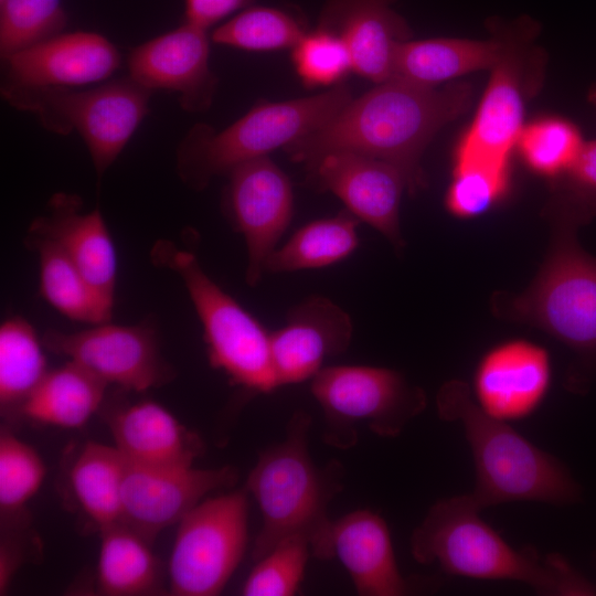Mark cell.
Returning <instances> with one entry per match:
<instances>
[{
  "label": "cell",
  "mask_w": 596,
  "mask_h": 596,
  "mask_svg": "<svg viewBox=\"0 0 596 596\" xmlns=\"http://www.w3.org/2000/svg\"><path fill=\"white\" fill-rule=\"evenodd\" d=\"M472 99L469 83L425 86L393 76L284 149L307 167L339 150L383 160L403 173L412 194L426 182L421 166L424 150L441 128L470 108Z\"/></svg>",
  "instance_id": "cell-1"
},
{
  "label": "cell",
  "mask_w": 596,
  "mask_h": 596,
  "mask_svg": "<svg viewBox=\"0 0 596 596\" xmlns=\"http://www.w3.org/2000/svg\"><path fill=\"white\" fill-rule=\"evenodd\" d=\"M470 493L435 502L411 536V552L421 564L481 581L522 583L543 595H595L596 587L558 554L511 545L481 517Z\"/></svg>",
  "instance_id": "cell-2"
},
{
  "label": "cell",
  "mask_w": 596,
  "mask_h": 596,
  "mask_svg": "<svg viewBox=\"0 0 596 596\" xmlns=\"http://www.w3.org/2000/svg\"><path fill=\"white\" fill-rule=\"evenodd\" d=\"M310 424L307 413H295L284 440L264 450L247 477L245 489L262 515L252 551L255 562L294 536L305 538L316 557H332L328 507L341 490L343 469L338 461L315 464L308 448Z\"/></svg>",
  "instance_id": "cell-3"
},
{
  "label": "cell",
  "mask_w": 596,
  "mask_h": 596,
  "mask_svg": "<svg viewBox=\"0 0 596 596\" xmlns=\"http://www.w3.org/2000/svg\"><path fill=\"white\" fill-rule=\"evenodd\" d=\"M436 406L441 419L457 422L464 429L476 470L470 494L481 509L518 501L564 505L578 500L579 486L564 464L510 423L485 413L462 381L446 382Z\"/></svg>",
  "instance_id": "cell-4"
},
{
  "label": "cell",
  "mask_w": 596,
  "mask_h": 596,
  "mask_svg": "<svg viewBox=\"0 0 596 596\" xmlns=\"http://www.w3.org/2000/svg\"><path fill=\"white\" fill-rule=\"evenodd\" d=\"M350 88L341 83L329 91L304 98L259 103L223 130L205 124L194 125L177 150L181 180L194 190L252 159L287 147L319 129L351 99Z\"/></svg>",
  "instance_id": "cell-5"
},
{
  "label": "cell",
  "mask_w": 596,
  "mask_h": 596,
  "mask_svg": "<svg viewBox=\"0 0 596 596\" xmlns=\"http://www.w3.org/2000/svg\"><path fill=\"white\" fill-rule=\"evenodd\" d=\"M150 256L182 279L203 327L210 364L248 391L269 393L279 387L270 333L203 270L195 255L159 240Z\"/></svg>",
  "instance_id": "cell-6"
},
{
  "label": "cell",
  "mask_w": 596,
  "mask_h": 596,
  "mask_svg": "<svg viewBox=\"0 0 596 596\" xmlns=\"http://www.w3.org/2000/svg\"><path fill=\"white\" fill-rule=\"evenodd\" d=\"M152 93L129 75L85 91L1 85L2 97L17 109L32 113L45 129L63 136L75 130L89 151L98 180L148 114Z\"/></svg>",
  "instance_id": "cell-7"
},
{
  "label": "cell",
  "mask_w": 596,
  "mask_h": 596,
  "mask_svg": "<svg viewBox=\"0 0 596 596\" xmlns=\"http://www.w3.org/2000/svg\"><path fill=\"white\" fill-rule=\"evenodd\" d=\"M513 321L534 326L585 356L596 355V257L576 231L555 228L545 263L530 287L497 305Z\"/></svg>",
  "instance_id": "cell-8"
},
{
  "label": "cell",
  "mask_w": 596,
  "mask_h": 596,
  "mask_svg": "<svg viewBox=\"0 0 596 596\" xmlns=\"http://www.w3.org/2000/svg\"><path fill=\"white\" fill-rule=\"evenodd\" d=\"M311 380V393L323 412V439L340 449L356 444L361 425L379 436L396 437L427 403L421 387L387 368L328 366Z\"/></svg>",
  "instance_id": "cell-9"
},
{
  "label": "cell",
  "mask_w": 596,
  "mask_h": 596,
  "mask_svg": "<svg viewBox=\"0 0 596 596\" xmlns=\"http://www.w3.org/2000/svg\"><path fill=\"white\" fill-rule=\"evenodd\" d=\"M248 492L199 502L178 523L169 560L175 596H215L241 563L248 542Z\"/></svg>",
  "instance_id": "cell-10"
},
{
  "label": "cell",
  "mask_w": 596,
  "mask_h": 596,
  "mask_svg": "<svg viewBox=\"0 0 596 596\" xmlns=\"http://www.w3.org/2000/svg\"><path fill=\"white\" fill-rule=\"evenodd\" d=\"M538 32L535 20L521 17L508 52L490 70L491 76L477 111L458 142L455 163L509 166L510 155L524 126L525 105L541 84L544 57L532 44Z\"/></svg>",
  "instance_id": "cell-11"
},
{
  "label": "cell",
  "mask_w": 596,
  "mask_h": 596,
  "mask_svg": "<svg viewBox=\"0 0 596 596\" xmlns=\"http://www.w3.org/2000/svg\"><path fill=\"white\" fill-rule=\"evenodd\" d=\"M41 340L50 352L126 391L145 392L173 376L160 354L157 332L148 323L121 326L108 321L74 332L49 329Z\"/></svg>",
  "instance_id": "cell-12"
},
{
  "label": "cell",
  "mask_w": 596,
  "mask_h": 596,
  "mask_svg": "<svg viewBox=\"0 0 596 596\" xmlns=\"http://www.w3.org/2000/svg\"><path fill=\"white\" fill-rule=\"evenodd\" d=\"M227 175L226 210L234 227L244 236L248 254L245 279L254 287L291 221L292 188L286 173L268 156L243 162Z\"/></svg>",
  "instance_id": "cell-13"
},
{
  "label": "cell",
  "mask_w": 596,
  "mask_h": 596,
  "mask_svg": "<svg viewBox=\"0 0 596 596\" xmlns=\"http://www.w3.org/2000/svg\"><path fill=\"white\" fill-rule=\"evenodd\" d=\"M237 479V470L230 466L201 469L127 462L119 521L151 543L163 529L179 523L204 496L231 487Z\"/></svg>",
  "instance_id": "cell-14"
},
{
  "label": "cell",
  "mask_w": 596,
  "mask_h": 596,
  "mask_svg": "<svg viewBox=\"0 0 596 596\" xmlns=\"http://www.w3.org/2000/svg\"><path fill=\"white\" fill-rule=\"evenodd\" d=\"M320 191L337 195L347 210L369 223L401 251L400 204L407 190L403 173L393 164L352 151H331L307 167Z\"/></svg>",
  "instance_id": "cell-15"
},
{
  "label": "cell",
  "mask_w": 596,
  "mask_h": 596,
  "mask_svg": "<svg viewBox=\"0 0 596 596\" xmlns=\"http://www.w3.org/2000/svg\"><path fill=\"white\" fill-rule=\"evenodd\" d=\"M209 61L207 30L183 21L134 47L127 66L129 76L141 86L174 92L184 110L202 113L210 108L217 86Z\"/></svg>",
  "instance_id": "cell-16"
},
{
  "label": "cell",
  "mask_w": 596,
  "mask_h": 596,
  "mask_svg": "<svg viewBox=\"0 0 596 596\" xmlns=\"http://www.w3.org/2000/svg\"><path fill=\"white\" fill-rule=\"evenodd\" d=\"M551 374V359L543 347L512 339L481 356L471 394L485 413L511 424L538 411L549 392Z\"/></svg>",
  "instance_id": "cell-17"
},
{
  "label": "cell",
  "mask_w": 596,
  "mask_h": 596,
  "mask_svg": "<svg viewBox=\"0 0 596 596\" xmlns=\"http://www.w3.org/2000/svg\"><path fill=\"white\" fill-rule=\"evenodd\" d=\"M120 62L117 47L104 35L62 32L3 61L1 85L75 88L106 81Z\"/></svg>",
  "instance_id": "cell-18"
},
{
  "label": "cell",
  "mask_w": 596,
  "mask_h": 596,
  "mask_svg": "<svg viewBox=\"0 0 596 596\" xmlns=\"http://www.w3.org/2000/svg\"><path fill=\"white\" fill-rule=\"evenodd\" d=\"M350 316L323 296H311L290 309L284 327L270 333L278 386L312 379L331 356L350 345Z\"/></svg>",
  "instance_id": "cell-19"
},
{
  "label": "cell",
  "mask_w": 596,
  "mask_h": 596,
  "mask_svg": "<svg viewBox=\"0 0 596 596\" xmlns=\"http://www.w3.org/2000/svg\"><path fill=\"white\" fill-rule=\"evenodd\" d=\"M395 0H328L318 26L342 39L352 71L375 83L394 75L400 45L412 39L406 20L392 4Z\"/></svg>",
  "instance_id": "cell-20"
},
{
  "label": "cell",
  "mask_w": 596,
  "mask_h": 596,
  "mask_svg": "<svg viewBox=\"0 0 596 596\" xmlns=\"http://www.w3.org/2000/svg\"><path fill=\"white\" fill-rule=\"evenodd\" d=\"M81 210L78 195L55 193L49 201L47 213L32 221L29 235L56 244L113 309L117 275L114 243L99 210Z\"/></svg>",
  "instance_id": "cell-21"
},
{
  "label": "cell",
  "mask_w": 596,
  "mask_h": 596,
  "mask_svg": "<svg viewBox=\"0 0 596 596\" xmlns=\"http://www.w3.org/2000/svg\"><path fill=\"white\" fill-rule=\"evenodd\" d=\"M521 17L488 21L487 40L435 38L407 40L396 53L394 75L409 82L439 86L466 74L492 70L508 52L519 29Z\"/></svg>",
  "instance_id": "cell-22"
},
{
  "label": "cell",
  "mask_w": 596,
  "mask_h": 596,
  "mask_svg": "<svg viewBox=\"0 0 596 596\" xmlns=\"http://www.w3.org/2000/svg\"><path fill=\"white\" fill-rule=\"evenodd\" d=\"M105 421L115 447L131 465L193 466L203 451L200 436L153 401L145 400L108 409Z\"/></svg>",
  "instance_id": "cell-23"
},
{
  "label": "cell",
  "mask_w": 596,
  "mask_h": 596,
  "mask_svg": "<svg viewBox=\"0 0 596 596\" xmlns=\"http://www.w3.org/2000/svg\"><path fill=\"white\" fill-rule=\"evenodd\" d=\"M331 550L359 595L407 594L408 583L398 568L389 525L379 513L356 510L333 521Z\"/></svg>",
  "instance_id": "cell-24"
},
{
  "label": "cell",
  "mask_w": 596,
  "mask_h": 596,
  "mask_svg": "<svg viewBox=\"0 0 596 596\" xmlns=\"http://www.w3.org/2000/svg\"><path fill=\"white\" fill-rule=\"evenodd\" d=\"M107 383L73 361L49 370L15 415L63 428H76L102 406Z\"/></svg>",
  "instance_id": "cell-25"
},
{
  "label": "cell",
  "mask_w": 596,
  "mask_h": 596,
  "mask_svg": "<svg viewBox=\"0 0 596 596\" xmlns=\"http://www.w3.org/2000/svg\"><path fill=\"white\" fill-rule=\"evenodd\" d=\"M99 531V592L108 596H140L158 592L159 565L150 542L120 521Z\"/></svg>",
  "instance_id": "cell-26"
},
{
  "label": "cell",
  "mask_w": 596,
  "mask_h": 596,
  "mask_svg": "<svg viewBox=\"0 0 596 596\" xmlns=\"http://www.w3.org/2000/svg\"><path fill=\"white\" fill-rule=\"evenodd\" d=\"M26 246L39 256V292L64 317L91 324L108 322L109 308L75 264L53 242L28 235Z\"/></svg>",
  "instance_id": "cell-27"
},
{
  "label": "cell",
  "mask_w": 596,
  "mask_h": 596,
  "mask_svg": "<svg viewBox=\"0 0 596 596\" xmlns=\"http://www.w3.org/2000/svg\"><path fill=\"white\" fill-rule=\"evenodd\" d=\"M358 224L359 219L348 210L306 224L269 255L265 272L320 268L347 258L359 245Z\"/></svg>",
  "instance_id": "cell-28"
},
{
  "label": "cell",
  "mask_w": 596,
  "mask_h": 596,
  "mask_svg": "<svg viewBox=\"0 0 596 596\" xmlns=\"http://www.w3.org/2000/svg\"><path fill=\"white\" fill-rule=\"evenodd\" d=\"M126 468L127 461L115 446L89 441L71 469L75 497L98 530L120 520Z\"/></svg>",
  "instance_id": "cell-29"
},
{
  "label": "cell",
  "mask_w": 596,
  "mask_h": 596,
  "mask_svg": "<svg viewBox=\"0 0 596 596\" xmlns=\"http://www.w3.org/2000/svg\"><path fill=\"white\" fill-rule=\"evenodd\" d=\"M42 340L22 317H10L0 327V405L2 413L19 407L47 373Z\"/></svg>",
  "instance_id": "cell-30"
},
{
  "label": "cell",
  "mask_w": 596,
  "mask_h": 596,
  "mask_svg": "<svg viewBox=\"0 0 596 596\" xmlns=\"http://www.w3.org/2000/svg\"><path fill=\"white\" fill-rule=\"evenodd\" d=\"M304 22L292 12L275 7L243 9L211 34L212 42L251 52L292 49L306 34Z\"/></svg>",
  "instance_id": "cell-31"
},
{
  "label": "cell",
  "mask_w": 596,
  "mask_h": 596,
  "mask_svg": "<svg viewBox=\"0 0 596 596\" xmlns=\"http://www.w3.org/2000/svg\"><path fill=\"white\" fill-rule=\"evenodd\" d=\"M585 142L575 123L560 116H545L524 124L515 149L533 172L553 181L573 166Z\"/></svg>",
  "instance_id": "cell-32"
},
{
  "label": "cell",
  "mask_w": 596,
  "mask_h": 596,
  "mask_svg": "<svg viewBox=\"0 0 596 596\" xmlns=\"http://www.w3.org/2000/svg\"><path fill=\"white\" fill-rule=\"evenodd\" d=\"M67 24L62 0H0V57L44 42Z\"/></svg>",
  "instance_id": "cell-33"
},
{
  "label": "cell",
  "mask_w": 596,
  "mask_h": 596,
  "mask_svg": "<svg viewBox=\"0 0 596 596\" xmlns=\"http://www.w3.org/2000/svg\"><path fill=\"white\" fill-rule=\"evenodd\" d=\"M547 213L555 228L576 232L596 217V139L586 140L573 166L553 180Z\"/></svg>",
  "instance_id": "cell-34"
},
{
  "label": "cell",
  "mask_w": 596,
  "mask_h": 596,
  "mask_svg": "<svg viewBox=\"0 0 596 596\" xmlns=\"http://www.w3.org/2000/svg\"><path fill=\"white\" fill-rule=\"evenodd\" d=\"M45 477L39 453L7 429L0 434V511L13 518L38 492Z\"/></svg>",
  "instance_id": "cell-35"
},
{
  "label": "cell",
  "mask_w": 596,
  "mask_h": 596,
  "mask_svg": "<svg viewBox=\"0 0 596 596\" xmlns=\"http://www.w3.org/2000/svg\"><path fill=\"white\" fill-rule=\"evenodd\" d=\"M311 547L301 536L288 538L256 561L242 587L245 596H291L301 585Z\"/></svg>",
  "instance_id": "cell-36"
},
{
  "label": "cell",
  "mask_w": 596,
  "mask_h": 596,
  "mask_svg": "<svg viewBox=\"0 0 596 596\" xmlns=\"http://www.w3.org/2000/svg\"><path fill=\"white\" fill-rule=\"evenodd\" d=\"M295 71L308 88L336 86L352 71L345 43L336 33L317 26L292 47Z\"/></svg>",
  "instance_id": "cell-37"
},
{
  "label": "cell",
  "mask_w": 596,
  "mask_h": 596,
  "mask_svg": "<svg viewBox=\"0 0 596 596\" xmlns=\"http://www.w3.org/2000/svg\"><path fill=\"white\" fill-rule=\"evenodd\" d=\"M509 166L455 163L454 178L446 194L450 213L462 219L478 216L489 210L507 192Z\"/></svg>",
  "instance_id": "cell-38"
},
{
  "label": "cell",
  "mask_w": 596,
  "mask_h": 596,
  "mask_svg": "<svg viewBox=\"0 0 596 596\" xmlns=\"http://www.w3.org/2000/svg\"><path fill=\"white\" fill-rule=\"evenodd\" d=\"M254 0H184V21L204 30L230 14L247 8Z\"/></svg>",
  "instance_id": "cell-39"
},
{
  "label": "cell",
  "mask_w": 596,
  "mask_h": 596,
  "mask_svg": "<svg viewBox=\"0 0 596 596\" xmlns=\"http://www.w3.org/2000/svg\"><path fill=\"white\" fill-rule=\"evenodd\" d=\"M588 102L595 107L596 109V85L592 86L588 92Z\"/></svg>",
  "instance_id": "cell-40"
}]
</instances>
